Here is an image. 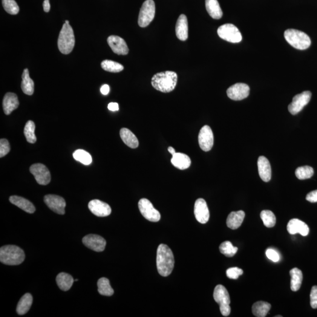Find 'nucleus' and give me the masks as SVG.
Returning <instances> with one entry per match:
<instances>
[{"instance_id":"4c0bfd02","label":"nucleus","mask_w":317,"mask_h":317,"mask_svg":"<svg viewBox=\"0 0 317 317\" xmlns=\"http://www.w3.org/2000/svg\"><path fill=\"white\" fill-rule=\"evenodd\" d=\"M260 217L265 226L271 228L275 226L276 218L275 214L270 210H263L261 212Z\"/></svg>"},{"instance_id":"4468645a","label":"nucleus","mask_w":317,"mask_h":317,"mask_svg":"<svg viewBox=\"0 0 317 317\" xmlns=\"http://www.w3.org/2000/svg\"><path fill=\"white\" fill-rule=\"evenodd\" d=\"M83 244L89 249L97 252H101L105 250L106 241L101 236L97 235H88L82 238Z\"/></svg>"},{"instance_id":"c9c22d12","label":"nucleus","mask_w":317,"mask_h":317,"mask_svg":"<svg viewBox=\"0 0 317 317\" xmlns=\"http://www.w3.org/2000/svg\"><path fill=\"white\" fill-rule=\"evenodd\" d=\"M73 157L79 162L85 165H89L92 162L91 155L88 152L82 149H78L73 154Z\"/></svg>"},{"instance_id":"de8ad7c7","label":"nucleus","mask_w":317,"mask_h":317,"mask_svg":"<svg viewBox=\"0 0 317 317\" xmlns=\"http://www.w3.org/2000/svg\"><path fill=\"white\" fill-rule=\"evenodd\" d=\"M43 8H44V11L46 13H48L50 11L51 5L49 0H44V2H43Z\"/></svg>"},{"instance_id":"79ce46f5","label":"nucleus","mask_w":317,"mask_h":317,"mask_svg":"<svg viewBox=\"0 0 317 317\" xmlns=\"http://www.w3.org/2000/svg\"><path fill=\"white\" fill-rule=\"evenodd\" d=\"M10 151V145L8 141L5 139H1L0 140V157H5Z\"/></svg>"},{"instance_id":"49530a36","label":"nucleus","mask_w":317,"mask_h":317,"mask_svg":"<svg viewBox=\"0 0 317 317\" xmlns=\"http://www.w3.org/2000/svg\"><path fill=\"white\" fill-rule=\"evenodd\" d=\"M108 108L109 111H118L119 110V105L116 102H111L109 103Z\"/></svg>"},{"instance_id":"cd10ccee","label":"nucleus","mask_w":317,"mask_h":317,"mask_svg":"<svg viewBox=\"0 0 317 317\" xmlns=\"http://www.w3.org/2000/svg\"><path fill=\"white\" fill-rule=\"evenodd\" d=\"M33 296L30 293L25 294L23 296L17 305V314L20 316H22L27 313L33 304Z\"/></svg>"},{"instance_id":"f8f14e48","label":"nucleus","mask_w":317,"mask_h":317,"mask_svg":"<svg viewBox=\"0 0 317 317\" xmlns=\"http://www.w3.org/2000/svg\"><path fill=\"white\" fill-rule=\"evenodd\" d=\"M198 144L203 151L208 152L212 149L214 143V137L212 129L208 125H204L200 129L198 137Z\"/></svg>"},{"instance_id":"20e7f679","label":"nucleus","mask_w":317,"mask_h":317,"mask_svg":"<svg viewBox=\"0 0 317 317\" xmlns=\"http://www.w3.org/2000/svg\"><path fill=\"white\" fill-rule=\"evenodd\" d=\"M284 38L294 48L304 50L310 47L311 39L304 32L289 29L284 32Z\"/></svg>"},{"instance_id":"4be33fe9","label":"nucleus","mask_w":317,"mask_h":317,"mask_svg":"<svg viewBox=\"0 0 317 317\" xmlns=\"http://www.w3.org/2000/svg\"><path fill=\"white\" fill-rule=\"evenodd\" d=\"M2 106L5 115H8L12 113V112L18 108L19 106V101L17 95L11 92L5 94Z\"/></svg>"},{"instance_id":"09e8293b","label":"nucleus","mask_w":317,"mask_h":317,"mask_svg":"<svg viewBox=\"0 0 317 317\" xmlns=\"http://www.w3.org/2000/svg\"><path fill=\"white\" fill-rule=\"evenodd\" d=\"M109 91H110V88L108 85H103L102 86L101 88H100V92L103 95H106L109 94Z\"/></svg>"},{"instance_id":"f03ea898","label":"nucleus","mask_w":317,"mask_h":317,"mask_svg":"<svg viewBox=\"0 0 317 317\" xmlns=\"http://www.w3.org/2000/svg\"><path fill=\"white\" fill-rule=\"evenodd\" d=\"M177 82L178 75L172 71L157 73L152 77L151 81L153 87L164 93L174 91Z\"/></svg>"},{"instance_id":"2f4dec72","label":"nucleus","mask_w":317,"mask_h":317,"mask_svg":"<svg viewBox=\"0 0 317 317\" xmlns=\"http://www.w3.org/2000/svg\"><path fill=\"white\" fill-rule=\"evenodd\" d=\"M22 79L21 89L23 92L26 95H33L34 91V83L29 76L28 69H25L23 72Z\"/></svg>"},{"instance_id":"37998d69","label":"nucleus","mask_w":317,"mask_h":317,"mask_svg":"<svg viewBox=\"0 0 317 317\" xmlns=\"http://www.w3.org/2000/svg\"><path fill=\"white\" fill-rule=\"evenodd\" d=\"M310 304L314 309L317 308V286L314 285L310 293Z\"/></svg>"},{"instance_id":"b1692460","label":"nucleus","mask_w":317,"mask_h":317,"mask_svg":"<svg viewBox=\"0 0 317 317\" xmlns=\"http://www.w3.org/2000/svg\"><path fill=\"white\" fill-rule=\"evenodd\" d=\"M9 200L11 203L27 213L31 214V213L36 212V207L34 204L25 198L18 197V196H12L10 198Z\"/></svg>"},{"instance_id":"7c9ffc66","label":"nucleus","mask_w":317,"mask_h":317,"mask_svg":"<svg viewBox=\"0 0 317 317\" xmlns=\"http://www.w3.org/2000/svg\"><path fill=\"white\" fill-rule=\"evenodd\" d=\"M272 305L269 302L258 301L255 302L252 306L253 315L257 317H265L269 313Z\"/></svg>"},{"instance_id":"6ab92c4d","label":"nucleus","mask_w":317,"mask_h":317,"mask_svg":"<svg viewBox=\"0 0 317 317\" xmlns=\"http://www.w3.org/2000/svg\"><path fill=\"white\" fill-rule=\"evenodd\" d=\"M287 231L290 235L299 233L302 236H307L309 233L310 229L306 223L297 218L290 220L287 224Z\"/></svg>"},{"instance_id":"72a5a7b5","label":"nucleus","mask_w":317,"mask_h":317,"mask_svg":"<svg viewBox=\"0 0 317 317\" xmlns=\"http://www.w3.org/2000/svg\"><path fill=\"white\" fill-rule=\"evenodd\" d=\"M36 125L32 120H28L26 123L24 128V135L27 142L30 143L36 142L37 138L35 134Z\"/></svg>"},{"instance_id":"0eeeda50","label":"nucleus","mask_w":317,"mask_h":317,"mask_svg":"<svg viewBox=\"0 0 317 317\" xmlns=\"http://www.w3.org/2000/svg\"><path fill=\"white\" fill-rule=\"evenodd\" d=\"M155 15V4L153 0H146L140 8L138 18V24L140 27H146L154 20Z\"/></svg>"},{"instance_id":"e433bc0d","label":"nucleus","mask_w":317,"mask_h":317,"mask_svg":"<svg viewBox=\"0 0 317 317\" xmlns=\"http://www.w3.org/2000/svg\"><path fill=\"white\" fill-rule=\"evenodd\" d=\"M219 250L226 257L232 258L238 252V248L233 246L231 242L226 241L220 244Z\"/></svg>"},{"instance_id":"c756f323","label":"nucleus","mask_w":317,"mask_h":317,"mask_svg":"<svg viewBox=\"0 0 317 317\" xmlns=\"http://www.w3.org/2000/svg\"><path fill=\"white\" fill-rule=\"evenodd\" d=\"M290 275L291 276V289L293 292H297L300 289L302 281V272L297 268H294L290 270Z\"/></svg>"},{"instance_id":"dca6fc26","label":"nucleus","mask_w":317,"mask_h":317,"mask_svg":"<svg viewBox=\"0 0 317 317\" xmlns=\"http://www.w3.org/2000/svg\"><path fill=\"white\" fill-rule=\"evenodd\" d=\"M194 213L197 220L201 224H205L209 220L210 213L206 201L203 198H198L195 204Z\"/></svg>"},{"instance_id":"a18cd8bd","label":"nucleus","mask_w":317,"mask_h":317,"mask_svg":"<svg viewBox=\"0 0 317 317\" xmlns=\"http://www.w3.org/2000/svg\"><path fill=\"white\" fill-rule=\"evenodd\" d=\"M306 200L311 203L317 202V190L311 192L307 195Z\"/></svg>"},{"instance_id":"9d476101","label":"nucleus","mask_w":317,"mask_h":317,"mask_svg":"<svg viewBox=\"0 0 317 317\" xmlns=\"http://www.w3.org/2000/svg\"><path fill=\"white\" fill-rule=\"evenodd\" d=\"M311 93L310 91H304L296 95L292 102L289 105V111L291 114L295 115L301 112L310 101Z\"/></svg>"},{"instance_id":"6e6552de","label":"nucleus","mask_w":317,"mask_h":317,"mask_svg":"<svg viewBox=\"0 0 317 317\" xmlns=\"http://www.w3.org/2000/svg\"><path fill=\"white\" fill-rule=\"evenodd\" d=\"M218 34L221 39L232 43L241 41L242 36L238 29L232 24H226L218 28Z\"/></svg>"},{"instance_id":"c03bdc74","label":"nucleus","mask_w":317,"mask_h":317,"mask_svg":"<svg viewBox=\"0 0 317 317\" xmlns=\"http://www.w3.org/2000/svg\"><path fill=\"white\" fill-rule=\"evenodd\" d=\"M266 254L267 257L268 258L270 259V260L275 262V263L279 261V256L278 253L277 252L276 250L272 249H267Z\"/></svg>"},{"instance_id":"a211bd4d","label":"nucleus","mask_w":317,"mask_h":317,"mask_svg":"<svg viewBox=\"0 0 317 317\" xmlns=\"http://www.w3.org/2000/svg\"><path fill=\"white\" fill-rule=\"evenodd\" d=\"M108 44L114 53L125 56L129 53V48L125 40L116 36H111L107 40Z\"/></svg>"},{"instance_id":"ea45409f","label":"nucleus","mask_w":317,"mask_h":317,"mask_svg":"<svg viewBox=\"0 0 317 317\" xmlns=\"http://www.w3.org/2000/svg\"><path fill=\"white\" fill-rule=\"evenodd\" d=\"M2 6L8 14L16 15L20 11L18 4L15 0H2Z\"/></svg>"},{"instance_id":"3c124183","label":"nucleus","mask_w":317,"mask_h":317,"mask_svg":"<svg viewBox=\"0 0 317 317\" xmlns=\"http://www.w3.org/2000/svg\"><path fill=\"white\" fill-rule=\"evenodd\" d=\"M65 23H66V24H69V21L67 20V21H65Z\"/></svg>"},{"instance_id":"8fccbe9b","label":"nucleus","mask_w":317,"mask_h":317,"mask_svg":"<svg viewBox=\"0 0 317 317\" xmlns=\"http://www.w3.org/2000/svg\"><path fill=\"white\" fill-rule=\"evenodd\" d=\"M168 151L169 153H171L172 156L174 155L176 153L175 149L174 148H172L171 146L169 147Z\"/></svg>"},{"instance_id":"2eb2a0df","label":"nucleus","mask_w":317,"mask_h":317,"mask_svg":"<svg viewBox=\"0 0 317 317\" xmlns=\"http://www.w3.org/2000/svg\"><path fill=\"white\" fill-rule=\"evenodd\" d=\"M44 202L49 208L57 214H65L66 202L62 198L54 195H46Z\"/></svg>"},{"instance_id":"9b49d317","label":"nucleus","mask_w":317,"mask_h":317,"mask_svg":"<svg viewBox=\"0 0 317 317\" xmlns=\"http://www.w3.org/2000/svg\"><path fill=\"white\" fill-rule=\"evenodd\" d=\"M37 183L41 185H47L51 181V174L49 170L41 163L34 164L30 168Z\"/></svg>"},{"instance_id":"393cba45","label":"nucleus","mask_w":317,"mask_h":317,"mask_svg":"<svg viewBox=\"0 0 317 317\" xmlns=\"http://www.w3.org/2000/svg\"><path fill=\"white\" fill-rule=\"evenodd\" d=\"M171 162L173 165L180 170L186 169L191 165L190 158L182 153H175L172 156Z\"/></svg>"},{"instance_id":"603ef678","label":"nucleus","mask_w":317,"mask_h":317,"mask_svg":"<svg viewBox=\"0 0 317 317\" xmlns=\"http://www.w3.org/2000/svg\"><path fill=\"white\" fill-rule=\"evenodd\" d=\"M74 281H79V279H75V280H74Z\"/></svg>"},{"instance_id":"bb28decb","label":"nucleus","mask_w":317,"mask_h":317,"mask_svg":"<svg viewBox=\"0 0 317 317\" xmlns=\"http://www.w3.org/2000/svg\"><path fill=\"white\" fill-rule=\"evenodd\" d=\"M206 8L210 16L213 19H220L223 16V11L218 0H206Z\"/></svg>"},{"instance_id":"423d86ee","label":"nucleus","mask_w":317,"mask_h":317,"mask_svg":"<svg viewBox=\"0 0 317 317\" xmlns=\"http://www.w3.org/2000/svg\"><path fill=\"white\" fill-rule=\"evenodd\" d=\"M213 297L215 301L220 305L222 315L224 317L229 316L231 312V308L230 307V298L225 287L222 285H218L215 287Z\"/></svg>"},{"instance_id":"c85d7f7f","label":"nucleus","mask_w":317,"mask_h":317,"mask_svg":"<svg viewBox=\"0 0 317 317\" xmlns=\"http://www.w3.org/2000/svg\"><path fill=\"white\" fill-rule=\"evenodd\" d=\"M57 283L59 289L67 292L73 286L74 278L71 275L65 273H60L56 278Z\"/></svg>"},{"instance_id":"39448f33","label":"nucleus","mask_w":317,"mask_h":317,"mask_svg":"<svg viewBox=\"0 0 317 317\" xmlns=\"http://www.w3.org/2000/svg\"><path fill=\"white\" fill-rule=\"evenodd\" d=\"M75 36L73 28L70 24L63 25L60 31L58 47L60 53L63 54H69L73 51L75 46Z\"/></svg>"},{"instance_id":"7ed1b4c3","label":"nucleus","mask_w":317,"mask_h":317,"mask_svg":"<svg viewBox=\"0 0 317 317\" xmlns=\"http://www.w3.org/2000/svg\"><path fill=\"white\" fill-rule=\"evenodd\" d=\"M25 253L21 248L14 245H7L0 249V261L8 266L21 264L25 260Z\"/></svg>"},{"instance_id":"ddd939ff","label":"nucleus","mask_w":317,"mask_h":317,"mask_svg":"<svg viewBox=\"0 0 317 317\" xmlns=\"http://www.w3.org/2000/svg\"><path fill=\"white\" fill-rule=\"evenodd\" d=\"M249 93V86L243 83H236L227 90V96L230 99L234 100H241L246 99Z\"/></svg>"},{"instance_id":"f257e3e1","label":"nucleus","mask_w":317,"mask_h":317,"mask_svg":"<svg viewBox=\"0 0 317 317\" xmlns=\"http://www.w3.org/2000/svg\"><path fill=\"white\" fill-rule=\"evenodd\" d=\"M157 265L158 273L163 277L169 276L174 270V254L166 244H161L158 248Z\"/></svg>"},{"instance_id":"1a4fd4ad","label":"nucleus","mask_w":317,"mask_h":317,"mask_svg":"<svg viewBox=\"0 0 317 317\" xmlns=\"http://www.w3.org/2000/svg\"><path fill=\"white\" fill-rule=\"evenodd\" d=\"M138 206L141 214L146 220L152 222H158L160 220L159 212L155 208L153 204L147 198H142L138 203Z\"/></svg>"},{"instance_id":"f3484780","label":"nucleus","mask_w":317,"mask_h":317,"mask_svg":"<svg viewBox=\"0 0 317 317\" xmlns=\"http://www.w3.org/2000/svg\"><path fill=\"white\" fill-rule=\"evenodd\" d=\"M88 208L98 217H106L110 215L112 212L110 206L99 200L95 199L89 201Z\"/></svg>"},{"instance_id":"aec40b11","label":"nucleus","mask_w":317,"mask_h":317,"mask_svg":"<svg viewBox=\"0 0 317 317\" xmlns=\"http://www.w3.org/2000/svg\"><path fill=\"white\" fill-rule=\"evenodd\" d=\"M258 165L260 177L265 182H268L272 178V169L269 160L261 156L258 158Z\"/></svg>"},{"instance_id":"a878e982","label":"nucleus","mask_w":317,"mask_h":317,"mask_svg":"<svg viewBox=\"0 0 317 317\" xmlns=\"http://www.w3.org/2000/svg\"><path fill=\"white\" fill-rule=\"evenodd\" d=\"M120 136L125 145L132 149L137 148L139 146V141L135 134L127 128H122L120 131Z\"/></svg>"},{"instance_id":"58836bf2","label":"nucleus","mask_w":317,"mask_h":317,"mask_svg":"<svg viewBox=\"0 0 317 317\" xmlns=\"http://www.w3.org/2000/svg\"><path fill=\"white\" fill-rule=\"evenodd\" d=\"M295 174L299 180L307 179L313 177L314 170L313 168L308 166L299 167L296 169Z\"/></svg>"},{"instance_id":"a19ab883","label":"nucleus","mask_w":317,"mask_h":317,"mask_svg":"<svg viewBox=\"0 0 317 317\" xmlns=\"http://www.w3.org/2000/svg\"><path fill=\"white\" fill-rule=\"evenodd\" d=\"M243 274V270L239 269L238 267L230 268V269H227L226 271L227 277L230 279H238Z\"/></svg>"},{"instance_id":"473e14b6","label":"nucleus","mask_w":317,"mask_h":317,"mask_svg":"<svg viewBox=\"0 0 317 317\" xmlns=\"http://www.w3.org/2000/svg\"><path fill=\"white\" fill-rule=\"evenodd\" d=\"M98 287L100 295L104 296H111L114 295V291L109 283V280L106 278H100L98 281Z\"/></svg>"},{"instance_id":"f704fd0d","label":"nucleus","mask_w":317,"mask_h":317,"mask_svg":"<svg viewBox=\"0 0 317 317\" xmlns=\"http://www.w3.org/2000/svg\"><path fill=\"white\" fill-rule=\"evenodd\" d=\"M103 70L110 73H119L123 70L124 67L120 63L111 60H104L101 62Z\"/></svg>"},{"instance_id":"864d4df0","label":"nucleus","mask_w":317,"mask_h":317,"mask_svg":"<svg viewBox=\"0 0 317 317\" xmlns=\"http://www.w3.org/2000/svg\"><path fill=\"white\" fill-rule=\"evenodd\" d=\"M282 317V316H276V317Z\"/></svg>"},{"instance_id":"412c9836","label":"nucleus","mask_w":317,"mask_h":317,"mask_svg":"<svg viewBox=\"0 0 317 317\" xmlns=\"http://www.w3.org/2000/svg\"><path fill=\"white\" fill-rule=\"evenodd\" d=\"M176 34L181 41H186L188 38V22L186 16L184 14H181L178 17L176 24Z\"/></svg>"},{"instance_id":"5701e85b","label":"nucleus","mask_w":317,"mask_h":317,"mask_svg":"<svg viewBox=\"0 0 317 317\" xmlns=\"http://www.w3.org/2000/svg\"><path fill=\"white\" fill-rule=\"evenodd\" d=\"M244 218L245 213L243 210L230 213L227 218V227L232 230L238 229L241 226Z\"/></svg>"}]
</instances>
